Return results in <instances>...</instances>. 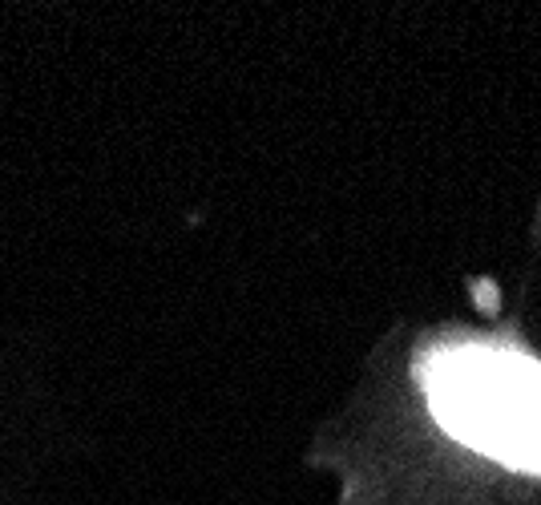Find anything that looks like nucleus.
I'll list each match as a JSON object with an SVG mask.
<instances>
[{
	"mask_svg": "<svg viewBox=\"0 0 541 505\" xmlns=\"http://www.w3.org/2000/svg\"><path fill=\"white\" fill-rule=\"evenodd\" d=\"M432 417L469 449L525 473H541V364L509 344L461 340L424 368Z\"/></svg>",
	"mask_w": 541,
	"mask_h": 505,
	"instance_id": "1",
	"label": "nucleus"
}]
</instances>
